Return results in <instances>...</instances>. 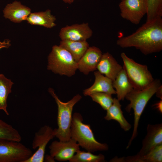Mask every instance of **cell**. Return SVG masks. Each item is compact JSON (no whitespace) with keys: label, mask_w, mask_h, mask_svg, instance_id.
I'll return each instance as SVG.
<instances>
[{"label":"cell","mask_w":162,"mask_h":162,"mask_svg":"<svg viewBox=\"0 0 162 162\" xmlns=\"http://www.w3.org/2000/svg\"><path fill=\"white\" fill-rule=\"evenodd\" d=\"M117 44L122 48L134 47L147 55L162 50V18L146 21L134 33L119 38Z\"/></svg>","instance_id":"1"},{"label":"cell","mask_w":162,"mask_h":162,"mask_svg":"<svg viewBox=\"0 0 162 162\" xmlns=\"http://www.w3.org/2000/svg\"><path fill=\"white\" fill-rule=\"evenodd\" d=\"M161 85L159 80L155 79L146 88L141 90L134 89L125 96V98L130 101V103L126 107L125 110L130 112L133 109L134 114L133 132L126 149L130 147L132 141L137 135L140 119L146 106Z\"/></svg>","instance_id":"2"},{"label":"cell","mask_w":162,"mask_h":162,"mask_svg":"<svg viewBox=\"0 0 162 162\" xmlns=\"http://www.w3.org/2000/svg\"><path fill=\"white\" fill-rule=\"evenodd\" d=\"M83 120L80 113L75 112L73 115L70 128L71 138L88 152L108 150V145L98 141L94 137L90 125L83 123Z\"/></svg>","instance_id":"3"},{"label":"cell","mask_w":162,"mask_h":162,"mask_svg":"<svg viewBox=\"0 0 162 162\" xmlns=\"http://www.w3.org/2000/svg\"><path fill=\"white\" fill-rule=\"evenodd\" d=\"M48 91L55 99L58 106V128L54 129L55 137L60 141H68L71 139L70 128L73 107L81 100L82 96L78 94L68 102H64L58 98L53 89L50 88Z\"/></svg>","instance_id":"4"},{"label":"cell","mask_w":162,"mask_h":162,"mask_svg":"<svg viewBox=\"0 0 162 162\" xmlns=\"http://www.w3.org/2000/svg\"><path fill=\"white\" fill-rule=\"evenodd\" d=\"M47 69L56 74L70 77L77 69V62L71 54L64 48L55 45L48 57Z\"/></svg>","instance_id":"5"},{"label":"cell","mask_w":162,"mask_h":162,"mask_svg":"<svg viewBox=\"0 0 162 162\" xmlns=\"http://www.w3.org/2000/svg\"><path fill=\"white\" fill-rule=\"evenodd\" d=\"M123 67L134 89H143L150 85L154 79L146 65L139 64L128 57L124 52L121 54Z\"/></svg>","instance_id":"6"},{"label":"cell","mask_w":162,"mask_h":162,"mask_svg":"<svg viewBox=\"0 0 162 162\" xmlns=\"http://www.w3.org/2000/svg\"><path fill=\"white\" fill-rule=\"evenodd\" d=\"M32 154L20 142L0 140V162H25Z\"/></svg>","instance_id":"7"},{"label":"cell","mask_w":162,"mask_h":162,"mask_svg":"<svg viewBox=\"0 0 162 162\" xmlns=\"http://www.w3.org/2000/svg\"><path fill=\"white\" fill-rule=\"evenodd\" d=\"M142 147L136 155L123 157L124 162H139V159L156 146L162 144V124H148Z\"/></svg>","instance_id":"8"},{"label":"cell","mask_w":162,"mask_h":162,"mask_svg":"<svg viewBox=\"0 0 162 162\" xmlns=\"http://www.w3.org/2000/svg\"><path fill=\"white\" fill-rule=\"evenodd\" d=\"M55 137L53 130L48 125H45L35 133L32 144L36 151L25 162H43L44 161L46 147L49 142Z\"/></svg>","instance_id":"9"},{"label":"cell","mask_w":162,"mask_h":162,"mask_svg":"<svg viewBox=\"0 0 162 162\" xmlns=\"http://www.w3.org/2000/svg\"><path fill=\"white\" fill-rule=\"evenodd\" d=\"M119 7L121 17L134 24H139L146 14L145 0H121Z\"/></svg>","instance_id":"10"},{"label":"cell","mask_w":162,"mask_h":162,"mask_svg":"<svg viewBox=\"0 0 162 162\" xmlns=\"http://www.w3.org/2000/svg\"><path fill=\"white\" fill-rule=\"evenodd\" d=\"M49 148L50 156L59 161H69L80 149L79 144L71 138L66 141H54Z\"/></svg>","instance_id":"11"},{"label":"cell","mask_w":162,"mask_h":162,"mask_svg":"<svg viewBox=\"0 0 162 162\" xmlns=\"http://www.w3.org/2000/svg\"><path fill=\"white\" fill-rule=\"evenodd\" d=\"M93 31L88 23L67 25L62 28L59 36L61 40L84 41L90 38Z\"/></svg>","instance_id":"12"},{"label":"cell","mask_w":162,"mask_h":162,"mask_svg":"<svg viewBox=\"0 0 162 162\" xmlns=\"http://www.w3.org/2000/svg\"><path fill=\"white\" fill-rule=\"evenodd\" d=\"M102 53L100 50L95 46H89L77 62V69L87 75L97 69Z\"/></svg>","instance_id":"13"},{"label":"cell","mask_w":162,"mask_h":162,"mask_svg":"<svg viewBox=\"0 0 162 162\" xmlns=\"http://www.w3.org/2000/svg\"><path fill=\"white\" fill-rule=\"evenodd\" d=\"M123 68L113 57L109 52L102 54L97 69L101 74L113 81Z\"/></svg>","instance_id":"14"},{"label":"cell","mask_w":162,"mask_h":162,"mask_svg":"<svg viewBox=\"0 0 162 162\" xmlns=\"http://www.w3.org/2000/svg\"><path fill=\"white\" fill-rule=\"evenodd\" d=\"M4 16L15 23L26 20L31 13L30 9L22 4L20 2L15 1L8 4L3 10Z\"/></svg>","instance_id":"15"},{"label":"cell","mask_w":162,"mask_h":162,"mask_svg":"<svg viewBox=\"0 0 162 162\" xmlns=\"http://www.w3.org/2000/svg\"><path fill=\"white\" fill-rule=\"evenodd\" d=\"M95 80L93 84L89 88L84 90V96H89L94 93L104 92L111 95L116 94L112 86V81L100 74L98 71L94 72Z\"/></svg>","instance_id":"16"},{"label":"cell","mask_w":162,"mask_h":162,"mask_svg":"<svg viewBox=\"0 0 162 162\" xmlns=\"http://www.w3.org/2000/svg\"><path fill=\"white\" fill-rule=\"evenodd\" d=\"M121 107L120 100L114 98L112 104L106 110V114L104 118L108 121L113 120L117 121L121 128L127 131L130 129L131 125L124 117Z\"/></svg>","instance_id":"17"},{"label":"cell","mask_w":162,"mask_h":162,"mask_svg":"<svg viewBox=\"0 0 162 162\" xmlns=\"http://www.w3.org/2000/svg\"><path fill=\"white\" fill-rule=\"evenodd\" d=\"M112 86L116 89L117 99L120 101L124 100L127 94L134 89L123 67L112 81Z\"/></svg>","instance_id":"18"},{"label":"cell","mask_w":162,"mask_h":162,"mask_svg":"<svg viewBox=\"0 0 162 162\" xmlns=\"http://www.w3.org/2000/svg\"><path fill=\"white\" fill-rule=\"evenodd\" d=\"M56 20L55 16L51 14V10L47 9L44 11L31 13L26 20L32 25L51 28L56 26Z\"/></svg>","instance_id":"19"},{"label":"cell","mask_w":162,"mask_h":162,"mask_svg":"<svg viewBox=\"0 0 162 162\" xmlns=\"http://www.w3.org/2000/svg\"><path fill=\"white\" fill-rule=\"evenodd\" d=\"M60 46L68 50L77 62L89 47L87 40L71 41L61 40Z\"/></svg>","instance_id":"20"},{"label":"cell","mask_w":162,"mask_h":162,"mask_svg":"<svg viewBox=\"0 0 162 162\" xmlns=\"http://www.w3.org/2000/svg\"><path fill=\"white\" fill-rule=\"evenodd\" d=\"M14 83L2 74H0V110L3 111L7 115H9L7 110V99L11 92Z\"/></svg>","instance_id":"21"},{"label":"cell","mask_w":162,"mask_h":162,"mask_svg":"<svg viewBox=\"0 0 162 162\" xmlns=\"http://www.w3.org/2000/svg\"><path fill=\"white\" fill-rule=\"evenodd\" d=\"M1 139L20 142L22 138L16 129L0 119V140Z\"/></svg>","instance_id":"22"},{"label":"cell","mask_w":162,"mask_h":162,"mask_svg":"<svg viewBox=\"0 0 162 162\" xmlns=\"http://www.w3.org/2000/svg\"><path fill=\"white\" fill-rule=\"evenodd\" d=\"M69 161L70 162H105V157L102 154L94 155L91 152L78 150Z\"/></svg>","instance_id":"23"},{"label":"cell","mask_w":162,"mask_h":162,"mask_svg":"<svg viewBox=\"0 0 162 162\" xmlns=\"http://www.w3.org/2000/svg\"><path fill=\"white\" fill-rule=\"evenodd\" d=\"M146 7V21L162 17V0H145Z\"/></svg>","instance_id":"24"},{"label":"cell","mask_w":162,"mask_h":162,"mask_svg":"<svg viewBox=\"0 0 162 162\" xmlns=\"http://www.w3.org/2000/svg\"><path fill=\"white\" fill-rule=\"evenodd\" d=\"M112 95L104 92H97L89 95L92 100L99 104L104 110H107L113 103Z\"/></svg>","instance_id":"25"},{"label":"cell","mask_w":162,"mask_h":162,"mask_svg":"<svg viewBox=\"0 0 162 162\" xmlns=\"http://www.w3.org/2000/svg\"><path fill=\"white\" fill-rule=\"evenodd\" d=\"M162 144L158 145L141 157L139 162H162Z\"/></svg>","instance_id":"26"},{"label":"cell","mask_w":162,"mask_h":162,"mask_svg":"<svg viewBox=\"0 0 162 162\" xmlns=\"http://www.w3.org/2000/svg\"><path fill=\"white\" fill-rule=\"evenodd\" d=\"M10 45V41L9 39H5L3 42L0 41V50L3 48H8Z\"/></svg>","instance_id":"27"},{"label":"cell","mask_w":162,"mask_h":162,"mask_svg":"<svg viewBox=\"0 0 162 162\" xmlns=\"http://www.w3.org/2000/svg\"><path fill=\"white\" fill-rule=\"evenodd\" d=\"M153 106L154 108L157 109L160 113H162V100H160L159 102L156 103Z\"/></svg>","instance_id":"28"},{"label":"cell","mask_w":162,"mask_h":162,"mask_svg":"<svg viewBox=\"0 0 162 162\" xmlns=\"http://www.w3.org/2000/svg\"><path fill=\"white\" fill-rule=\"evenodd\" d=\"M157 97L162 100V86L161 85L159 87L155 94Z\"/></svg>","instance_id":"29"},{"label":"cell","mask_w":162,"mask_h":162,"mask_svg":"<svg viewBox=\"0 0 162 162\" xmlns=\"http://www.w3.org/2000/svg\"><path fill=\"white\" fill-rule=\"evenodd\" d=\"M62 0L65 3L69 4H71L74 2L73 0Z\"/></svg>","instance_id":"30"},{"label":"cell","mask_w":162,"mask_h":162,"mask_svg":"<svg viewBox=\"0 0 162 162\" xmlns=\"http://www.w3.org/2000/svg\"><path fill=\"white\" fill-rule=\"evenodd\" d=\"M74 0V1L75 0Z\"/></svg>","instance_id":"31"}]
</instances>
